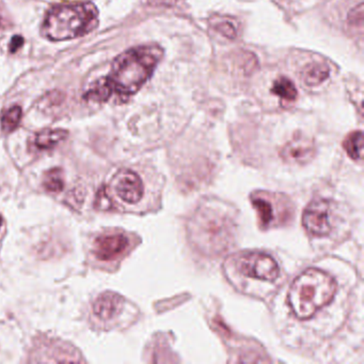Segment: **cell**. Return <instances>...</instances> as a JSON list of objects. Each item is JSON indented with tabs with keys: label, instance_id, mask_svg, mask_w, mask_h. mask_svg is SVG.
<instances>
[{
	"label": "cell",
	"instance_id": "d6986e66",
	"mask_svg": "<svg viewBox=\"0 0 364 364\" xmlns=\"http://www.w3.org/2000/svg\"><path fill=\"white\" fill-rule=\"evenodd\" d=\"M210 24H212V27L215 31H218L220 35L228 38V39L233 40L237 37V31H236L235 25L231 21L228 20L227 18H213L210 21Z\"/></svg>",
	"mask_w": 364,
	"mask_h": 364
},
{
	"label": "cell",
	"instance_id": "8992f818",
	"mask_svg": "<svg viewBox=\"0 0 364 364\" xmlns=\"http://www.w3.org/2000/svg\"><path fill=\"white\" fill-rule=\"evenodd\" d=\"M237 265L242 274L257 280L272 282L277 280L279 276L278 264L274 257L266 253H245L238 257Z\"/></svg>",
	"mask_w": 364,
	"mask_h": 364
},
{
	"label": "cell",
	"instance_id": "9c48e42d",
	"mask_svg": "<svg viewBox=\"0 0 364 364\" xmlns=\"http://www.w3.org/2000/svg\"><path fill=\"white\" fill-rule=\"evenodd\" d=\"M129 246V238L123 234H106L95 240V255L101 261H114L121 257Z\"/></svg>",
	"mask_w": 364,
	"mask_h": 364
},
{
	"label": "cell",
	"instance_id": "ac0fdd59",
	"mask_svg": "<svg viewBox=\"0 0 364 364\" xmlns=\"http://www.w3.org/2000/svg\"><path fill=\"white\" fill-rule=\"evenodd\" d=\"M44 188L53 193H59L65 188V178L60 168H54L44 176Z\"/></svg>",
	"mask_w": 364,
	"mask_h": 364
},
{
	"label": "cell",
	"instance_id": "5b68a950",
	"mask_svg": "<svg viewBox=\"0 0 364 364\" xmlns=\"http://www.w3.org/2000/svg\"><path fill=\"white\" fill-rule=\"evenodd\" d=\"M252 205L259 215V223L263 228L280 225L287 221L291 214L287 200L282 196L272 195L269 193H255L251 196Z\"/></svg>",
	"mask_w": 364,
	"mask_h": 364
},
{
	"label": "cell",
	"instance_id": "e0dca14e",
	"mask_svg": "<svg viewBox=\"0 0 364 364\" xmlns=\"http://www.w3.org/2000/svg\"><path fill=\"white\" fill-rule=\"evenodd\" d=\"M23 112L20 106H14L1 116V129L5 133H12L18 129L22 120Z\"/></svg>",
	"mask_w": 364,
	"mask_h": 364
},
{
	"label": "cell",
	"instance_id": "44dd1931",
	"mask_svg": "<svg viewBox=\"0 0 364 364\" xmlns=\"http://www.w3.org/2000/svg\"><path fill=\"white\" fill-rule=\"evenodd\" d=\"M348 21L350 24L359 25L361 26L362 22H363V5L362 4H359L358 8H355L353 9V11L349 14Z\"/></svg>",
	"mask_w": 364,
	"mask_h": 364
},
{
	"label": "cell",
	"instance_id": "9a60e30c",
	"mask_svg": "<svg viewBox=\"0 0 364 364\" xmlns=\"http://www.w3.org/2000/svg\"><path fill=\"white\" fill-rule=\"evenodd\" d=\"M272 92L278 95L283 101L294 102L297 99V89H296L295 85L284 76H281L274 82Z\"/></svg>",
	"mask_w": 364,
	"mask_h": 364
},
{
	"label": "cell",
	"instance_id": "6da1fadb",
	"mask_svg": "<svg viewBox=\"0 0 364 364\" xmlns=\"http://www.w3.org/2000/svg\"><path fill=\"white\" fill-rule=\"evenodd\" d=\"M163 56V48L159 46H144L117 57L112 72L106 77L112 95L129 97L138 92L152 76Z\"/></svg>",
	"mask_w": 364,
	"mask_h": 364
},
{
	"label": "cell",
	"instance_id": "277c9868",
	"mask_svg": "<svg viewBox=\"0 0 364 364\" xmlns=\"http://www.w3.org/2000/svg\"><path fill=\"white\" fill-rule=\"evenodd\" d=\"M99 11L92 3L57 5L46 14L42 35L50 41L82 37L97 28Z\"/></svg>",
	"mask_w": 364,
	"mask_h": 364
},
{
	"label": "cell",
	"instance_id": "7a4b0ae2",
	"mask_svg": "<svg viewBox=\"0 0 364 364\" xmlns=\"http://www.w3.org/2000/svg\"><path fill=\"white\" fill-rule=\"evenodd\" d=\"M188 230L193 245L204 255H220L233 242L235 220L225 206L208 203L198 208Z\"/></svg>",
	"mask_w": 364,
	"mask_h": 364
},
{
	"label": "cell",
	"instance_id": "7c38bea8",
	"mask_svg": "<svg viewBox=\"0 0 364 364\" xmlns=\"http://www.w3.org/2000/svg\"><path fill=\"white\" fill-rule=\"evenodd\" d=\"M68 136H69V132L65 131V129H46L39 132V133L36 135L33 144H35L37 150H52L55 146H58L59 144L67 140Z\"/></svg>",
	"mask_w": 364,
	"mask_h": 364
},
{
	"label": "cell",
	"instance_id": "52a82bcc",
	"mask_svg": "<svg viewBox=\"0 0 364 364\" xmlns=\"http://www.w3.org/2000/svg\"><path fill=\"white\" fill-rule=\"evenodd\" d=\"M302 225L311 235H328L331 231L329 202L323 199L311 202L304 210Z\"/></svg>",
	"mask_w": 364,
	"mask_h": 364
},
{
	"label": "cell",
	"instance_id": "5bb4252c",
	"mask_svg": "<svg viewBox=\"0 0 364 364\" xmlns=\"http://www.w3.org/2000/svg\"><path fill=\"white\" fill-rule=\"evenodd\" d=\"M112 95V90L110 88L109 84H108L107 80L105 78H101L93 84V86L89 89L84 95V99L87 101L97 102V103H102V102L108 101L110 97Z\"/></svg>",
	"mask_w": 364,
	"mask_h": 364
},
{
	"label": "cell",
	"instance_id": "ba28073f",
	"mask_svg": "<svg viewBox=\"0 0 364 364\" xmlns=\"http://www.w3.org/2000/svg\"><path fill=\"white\" fill-rule=\"evenodd\" d=\"M114 191L123 202L136 204L140 202L144 196V183L136 172L122 170L114 178Z\"/></svg>",
	"mask_w": 364,
	"mask_h": 364
},
{
	"label": "cell",
	"instance_id": "8fae6325",
	"mask_svg": "<svg viewBox=\"0 0 364 364\" xmlns=\"http://www.w3.org/2000/svg\"><path fill=\"white\" fill-rule=\"evenodd\" d=\"M123 306V298L114 291H105L95 299L93 313L102 321L114 318Z\"/></svg>",
	"mask_w": 364,
	"mask_h": 364
},
{
	"label": "cell",
	"instance_id": "2e32d148",
	"mask_svg": "<svg viewBox=\"0 0 364 364\" xmlns=\"http://www.w3.org/2000/svg\"><path fill=\"white\" fill-rule=\"evenodd\" d=\"M345 151L350 159L360 161L363 157V134L361 131L353 132L343 142Z\"/></svg>",
	"mask_w": 364,
	"mask_h": 364
},
{
	"label": "cell",
	"instance_id": "7402d4cb",
	"mask_svg": "<svg viewBox=\"0 0 364 364\" xmlns=\"http://www.w3.org/2000/svg\"><path fill=\"white\" fill-rule=\"evenodd\" d=\"M24 44V39L21 36H16L14 39L11 40V43L9 46V50L11 54H14L18 48H22Z\"/></svg>",
	"mask_w": 364,
	"mask_h": 364
},
{
	"label": "cell",
	"instance_id": "3957f363",
	"mask_svg": "<svg viewBox=\"0 0 364 364\" xmlns=\"http://www.w3.org/2000/svg\"><path fill=\"white\" fill-rule=\"evenodd\" d=\"M336 291V283L332 277L316 268H309L291 283L287 302L296 317L310 318L331 301Z\"/></svg>",
	"mask_w": 364,
	"mask_h": 364
},
{
	"label": "cell",
	"instance_id": "4fadbf2b",
	"mask_svg": "<svg viewBox=\"0 0 364 364\" xmlns=\"http://www.w3.org/2000/svg\"><path fill=\"white\" fill-rule=\"evenodd\" d=\"M329 75L330 69L326 63H310L302 71V80L309 87H316L323 84Z\"/></svg>",
	"mask_w": 364,
	"mask_h": 364
},
{
	"label": "cell",
	"instance_id": "603a6c76",
	"mask_svg": "<svg viewBox=\"0 0 364 364\" xmlns=\"http://www.w3.org/2000/svg\"><path fill=\"white\" fill-rule=\"evenodd\" d=\"M1 225H3V217L0 216V228H1Z\"/></svg>",
	"mask_w": 364,
	"mask_h": 364
},
{
	"label": "cell",
	"instance_id": "ffe728a7",
	"mask_svg": "<svg viewBox=\"0 0 364 364\" xmlns=\"http://www.w3.org/2000/svg\"><path fill=\"white\" fill-rule=\"evenodd\" d=\"M112 198L108 193L107 187L102 186L97 193V199H95V208L97 210H112L114 203H112Z\"/></svg>",
	"mask_w": 364,
	"mask_h": 364
},
{
	"label": "cell",
	"instance_id": "30bf717a",
	"mask_svg": "<svg viewBox=\"0 0 364 364\" xmlns=\"http://www.w3.org/2000/svg\"><path fill=\"white\" fill-rule=\"evenodd\" d=\"M315 155V146L312 140L306 137H295L285 144L281 151V157L287 163L306 164Z\"/></svg>",
	"mask_w": 364,
	"mask_h": 364
}]
</instances>
